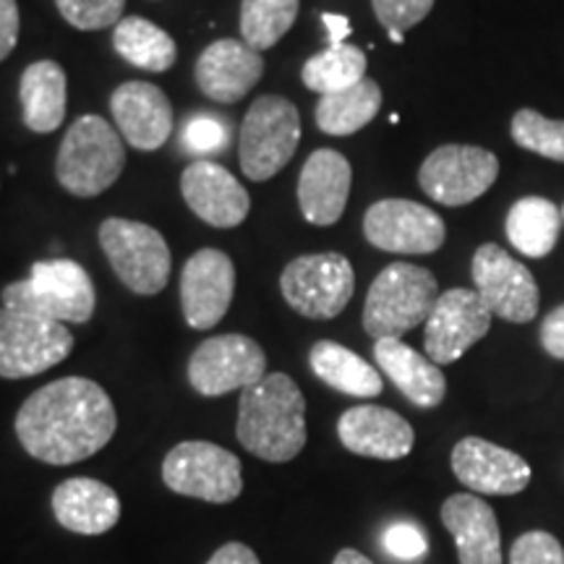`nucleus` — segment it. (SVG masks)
<instances>
[{
  "instance_id": "1",
  "label": "nucleus",
  "mask_w": 564,
  "mask_h": 564,
  "mask_svg": "<svg viewBox=\"0 0 564 564\" xmlns=\"http://www.w3.org/2000/svg\"><path fill=\"white\" fill-rule=\"evenodd\" d=\"M118 429L116 405L100 384L66 377L40 387L17 415L26 455L47 465H74L100 453Z\"/></svg>"
},
{
  "instance_id": "2",
  "label": "nucleus",
  "mask_w": 564,
  "mask_h": 564,
  "mask_svg": "<svg viewBox=\"0 0 564 564\" xmlns=\"http://www.w3.org/2000/svg\"><path fill=\"white\" fill-rule=\"evenodd\" d=\"M236 436L253 457L291 463L306 447V400L288 373H267L241 392Z\"/></svg>"
},
{
  "instance_id": "3",
  "label": "nucleus",
  "mask_w": 564,
  "mask_h": 564,
  "mask_svg": "<svg viewBox=\"0 0 564 564\" xmlns=\"http://www.w3.org/2000/svg\"><path fill=\"white\" fill-rule=\"evenodd\" d=\"M440 299V282L426 267L394 262L371 282L364 303V329L373 343L400 337L426 324Z\"/></svg>"
},
{
  "instance_id": "4",
  "label": "nucleus",
  "mask_w": 564,
  "mask_h": 564,
  "mask_svg": "<svg viewBox=\"0 0 564 564\" xmlns=\"http://www.w3.org/2000/svg\"><path fill=\"white\" fill-rule=\"evenodd\" d=\"M126 147L118 131L100 116H82L70 123L55 158V178L70 196L91 199L121 178Z\"/></svg>"
},
{
  "instance_id": "5",
  "label": "nucleus",
  "mask_w": 564,
  "mask_h": 564,
  "mask_svg": "<svg viewBox=\"0 0 564 564\" xmlns=\"http://www.w3.org/2000/svg\"><path fill=\"white\" fill-rule=\"evenodd\" d=\"M0 299L6 308L61 324H84L95 314V285L89 272L70 259L32 264L30 278L6 285Z\"/></svg>"
},
{
  "instance_id": "6",
  "label": "nucleus",
  "mask_w": 564,
  "mask_h": 564,
  "mask_svg": "<svg viewBox=\"0 0 564 564\" xmlns=\"http://www.w3.org/2000/svg\"><path fill=\"white\" fill-rule=\"evenodd\" d=\"M301 144V112L288 97L262 95L241 126V171L249 181H270L293 160Z\"/></svg>"
},
{
  "instance_id": "7",
  "label": "nucleus",
  "mask_w": 564,
  "mask_h": 564,
  "mask_svg": "<svg viewBox=\"0 0 564 564\" xmlns=\"http://www.w3.org/2000/svg\"><path fill=\"white\" fill-rule=\"evenodd\" d=\"M100 246L118 280L137 295H158L171 280L173 257L152 225L108 217L100 225Z\"/></svg>"
},
{
  "instance_id": "8",
  "label": "nucleus",
  "mask_w": 564,
  "mask_h": 564,
  "mask_svg": "<svg viewBox=\"0 0 564 564\" xmlns=\"http://www.w3.org/2000/svg\"><path fill=\"white\" fill-rule=\"evenodd\" d=\"M282 299L306 319H335L356 293V272L343 253H303L280 274Z\"/></svg>"
},
{
  "instance_id": "9",
  "label": "nucleus",
  "mask_w": 564,
  "mask_h": 564,
  "mask_svg": "<svg viewBox=\"0 0 564 564\" xmlns=\"http://www.w3.org/2000/svg\"><path fill=\"white\" fill-rule=\"evenodd\" d=\"M162 481L175 494L230 505L243 491L241 460L212 442H181L162 463Z\"/></svg>"
},
{
  "instance_id": "10",
  "label": "nucleus",
  "mask_w": 564,
  "mask_h": 564,
  "mask_svg": "<svg viewBox=\"0 0 564 564\" xmlns=\"http://www.w3.org/2000/svg\"><path fill=\"white\" fill-rule=\"evenodd\" d=\"M74 335L66 324L0 306V377L26 379L66 361Z\"/></svg>"
},
{
  "instance_id": "11",
  "label": "nucleus",
  "mask_w": 564,
  "mask_h": 564,
  "mask_svg": "<svg viewBox=\"0 0 564 564\" xmlns=\"http://www.w3.org/2000/svg\"><path fill=\"white\" fill-rule=\"evenodd\" d=\"M497 178V154L474 144L436 147L419 171L421 192L444 207H465L481 199Z\"/></svg>"
},
{
  "instance_id": "12",
  "label": "nucleus",
  "mask_w": 564,
  "mask_h": 564,
  "mask_svg": "<svg viewBox=\"0 0 564 564\" xmlns=\"http://www.w3.org/2000/svg\"><path fill=\"white\" fill-rule=\"evenodd\" d=\"M267 377V356L246 335H217L204 340L188 358V382L204 398L249 390Z\"/></svg>"
},
{
  "instance_id": "13",
  "label": "nucleus",
  "mask_w": 564,
  "mask_h": 564,
  "mask_svg": "<svg viewBox=\"0 0 564 564\" xmlns=\"http://www.w3.org/2000/svg\"><path fill=\"white\" fill-rule=\"evenodd\" d=\"M470 278H474L478 299L499 319L525 324L539 314L541 295L533 272L520 264L512 253H507L502 246L484 243L474 253Z\"/></svg>"
},
{
  "instance_id": "14",
  "label": "nucleus",
  "mask_w": 564,
  "mask_h": 564,
  "mask_svg": "<svg viewBox=\"0 0 564 564\" xmlns=\"http://www.w3.org/2000/svg\"><path fill=\"white\" fill-rule=\"evenodd\" d=\"M364 236L379 251L423 257L442 249L447 228L434 209L419 202L382 199L366 209Z\"/></svg>"
},
{
  "instance_id": "15",
  "label": "nucleus",
  "mask_w": 564,
  "mask_h": 564,
  "mask_svg": "<svg viewBox=\"0 0 564 564\" xmlns=\"http://www.w3.org/2000/svg\"><path fill=\"white\" fill-rule=\"evenodd\" d=\"M494 314L470 288L440 293L423 329V348L436 366L460 361L491 329Z\"/></svg>"
},
{
  "instance_id": "16",
  "label": "nucleus",
  "mask_w": 564,
  "mask_h": 564,
  "mask_svg": "<svg viewBox=\"0 0 564 564\" xmlns=\"http://www.w3.org/2000/svg\"><path fill=\"white\" fill-rule=\"evenodd\" d=\"M236 293V264L220 249L196 251L181 272V306L192 329H212L228 314Z\"/></svg>"
},
{
  "instance_id": "17",
  "label": "nucleus",
  "mask_w": 564,
  "mask_h": 564,
  "mask_svg": "<svg viewBox=\"0 0 564 564\" xmlns=\"http://www.w3.org/2000/svg\"><path fill=\"white\" fill-rule=\"evenodd\" d=\"M188 209L212 228H236L249 217L251 196L236 175L212 160H196L181 175Z\"/></svg>"
},
{
  "instance_id": "18",
  "label": "nucleus",
  "mask_w": 564,
  "mask_h": 564,
  "mask_svg": "<svg viewBox=\"0 0 564 564\" xmlns=\"http://www.w3.org/2000/svg\"><path fill=\"white\" fill-rule=\"evenodd\" d=\"M453 474L474 494H494V497L520 494L531 484V465L523 457L481 436H465L455 444Z\"/></svg>"
},
{
  "instance_id": "19",
  "label": "nucleus",
  "mask_w": 564,
  "mask_h": 564,
  "mask_svg": "<svg viewBox=\"0 0 564 564\" xmlns=\"http://www.w3.org/2000/svg\"><path fill=\"white\" fill-rule=\"evenodd\" d=\"M337 436L348 453L373 460H403L415 444L411 423L382 405L348 408L337 421Z\"/></svg>"
},
{
  "instance_id": "20",
  "label": "nucleus",
  "mask_w": 564,
  "mask_h": 564,
  "mask_svg": "<svg viewBox=\"0 0 564 564\" xmlns=\"http://www.w3.org/2000/svg\"><path fill=\"white\" fill-rule=\"evenodd\" d=\"M110 112L118 131L141 152H154L173 133V105L150 82H126L112 91Z\"/></svg>"
},
{
  "instance_id": "21",
  "label": "nucleus",
  "mask_w": 564,
  "mask_h": 564,
  "mask_svg": "<svg viewBox=\"0 0 564 564\" xmlns=\"http://www.w3.org/2000/svg\"><path fill=\"white\" fill-rule=\"evenodd\" d=\"M194 76L204 97L230 105L257 87L264 76V58L241 40H217L199 55Z\"/></svg>"
},
{
  "instance_id": "22",
  "label": "nucleus",
  "mask_w": 564,
  "mask_h": 564,
  "mask_svg": "<svg viewBox=\"0 0 564 564\" xmlns=\"http://www.w3.org/2000/svg\"><path fill=\"white\" fill-rule=\"evenodd\" d=\"M352 171L337 150H316L303 165L299 178V207L303 220L329 228L348 207Z\"/></svg>"
},
{
  "instance_id": "23",
  "label": "nucleus",
  "mask_w": 564,
  "mask_h": 564,
  "mask_svg": "<svg viewBox=\"0 0 564 564\" xmlns=\"http://www.w3.org/2000/svg\"><path fill=\"white\" fill-rule=\"evenodd\" d=\"M442 523L453 533L460 564H502L499 520L478 494H453L442 505Z\"/></svg>"
},
{
  "instance_id": "24",
  "label": "nucleus",
  "mask_w": 564,
  "mask_h": 564,
  "mask_svg": "<svg viewBox=\"0 0 564 564\" xmlns=\"http://www.w3.org/2000/svg\"><path fill=\"white\" fill-rule=\"evenodd\" d=\"M53 514L70 533L102 535L121 520V499L97 478H68L55 486Z\"/></svg>"
},
{
  "instance_id": "25",
  "label": "nucleus",
  "mask_w": 564,
  "mask_h": 564,
  "mask_svg": "<svg viewBox=\"0 0 564 564\" xmlns=\"http://www.w3.org/2000/svg\"><path fill=\"white\" fill-rule=\"evenodd\" d=\"M373 358H377L379 369L390 377V382L415 408L432 411V408L442 405L444 394H447V379H444L442 369L432 358L423 356L403 340H394V337L373 343Z\"/></svg>"
},
{
  "instance_id": "26",
  "label": "nucleus",
  "mask_w": 564,
  "mask_h": 564,
  "mask_svg": "<svg viewBox=\"0 0 564 564\" xmlns=\"http://www.w3.org/2000/svg\"><path fill=\"white\" fill-rule=\"evenodd\" d=\"M66 70L55 61H37L24 68L19 84L24 126L34 133H53L66 118Z\"/></svg>"
},
{
  "instance_id": "27",
  "label": "nucleus",
  "mask_w": 564,
  "mask_h": 564,
  "mask_svg": "<svg viewBox=\"0 0 564 564\" xmlns=\"http://www.w3.org/2000/svg\"><path fill=\"white\" fill-rule=\"evenodd\" d=\"M308 364H312V371L324 384L343 394H350V398L369 400L384 390L382 373L340 343L319 340L308 352Z\"/></svg>"
},
{
  "instance_id": "28",
  "label": "nucleus",
  "mask_w": 564,
  "mask_h": 564,
  "mask_svg": "<svg viewBox=\"0 0 564 564\" xmlns=\"http://www.w3.org/2000/svg\"><path fill=\"white\" fill-rule=\"evenodd\" d=\"M507 241L528 259H544L562 232V209L544 196H523L507 212Z\"/></svg>"
},
{
  "instance_id": "29",
  "label": "nucleus",
  "mask_w": 564,
  "mask_h": 564,
  "mask_svg": "<svg viewBox=\"0 0 564 564\" xmlns=\"http://www.w3.org/2000/svg\"><path fill=\"white\" fill-rule=\"evenodd\" d=\"M379 110H382V89L373 79H364L356 87L319 97L316 126L329 137H350L366 129Z\"/></svg>"
},
{
  "instance_id": "30",
  "label": "nucleus",
  "mask_w": 564,
  "mask_h": 564,
  "mask_svg": "<svg viewBox=\"0 0 564 564\" xmlns=\"http://www.w3.org/2000/svg\"><path fill=\"white\" fill-rule=\"evenodd\" d=\"M112 47L131 66L150 70V74L171 70L175 58H178V47H175L171 34L141 17H126L118 21L116 32H112Z\"/></svg>"
},
{
  "instance_id": "31",
  "label": "nucleus",
  "mask_w": 564,
  "mask_h": 564,
  "mask_svg": "<svg viewBox=\"0 0 564 564\" xmlns=\"http://www.w3.org/2000/svg\"><path fill=\"white\" fill-rule=\"evenodd\" d=\"M366 53L356 45H329L327 51L316 53L303 63L301 79L306 89L316 95H335V91L356 87L358 82L366 79Z\"/></svg>"
},
{
  "instance_id": "32",
  "label": "nucleus",
  "mask_w": 564,
  "mask_h": 564,
  "mask_svg": "<svg viewBox=\"0 0 564 564\" xmlns=\"http://www.w3.org/2000/svg\"><path fill=\"white\" fill-rule=\"evenodd\" d=\"M301 0H241L243 42L257 53L270 51L291 32Z\"/></svg>"
},
{
  "instance_id": "33",
  "label": "nucleus",
  "mask_w": 564,
  "mask_h": 564,
  "mask_svg": "<svg viewBox=\"0 0 564 564\" xmlns=\"http://www.w3.org/2000/svg\"><path fill=\"white\" fill-rule=\"evenodd\" d=\"M512 141L523 150L541 154L552 162H564V121L541 116L539 110L523 108L512 116Z\"/></svg>"
},
{
  "instance_id": "34",
  "label": "nucleus",
  "mask_w": 564,
  "mask_h": 564,
  "mask_svg": "<svg viewBox=\"0 0 564 564\" xmlns=\"http://www.w3.org/2000/svg\"><path fill=\"white\" fill-rule=\"evenodd\" d=\"M61 17L82 32H97L121 21L126 0H55Z\"/></svg>"
},
{
  "instance_id": "35",
  "label": "nucleus",
  "mask_w": 564,
  "mask_h": 564,
  "mask_svg": "<svg viewBox=\"0 0 564 564\" xmlns=\"http://www.w3.org/2000/svg\"><path fill=\"white\" fill-rule=\"evenodd\" d=\"M371 6L387 34H403L432 13L434 0H371Z\"/></svg>"
},
{
  "instance_id": "36",
  "label": "nucleus",
  "mask_w": 564,
  "mask_h": 564,
  "mask_svg": "<svg viewBox=\"0 0 564 564\" xmlns=\"http://www.w3.org/2000/svg\"><path fill=\"white\" fill-rule=\"evenodd\" d=\"M510 564H564V549L552 533L531 531L512 544Z\"/></svg>"
},
{
  "instance_id": "37",
  "label": "nucleus",
  "mask_w": 564,
  "mask_h": 564,
  "mask_svg": "<svg viewBox=\"0 0 564 564\" xmlns=\"http://www.w3.org/2000/svg\"><path fill=\"white\" fill-rule=\"evenodd\" d=\"M183 144L188 152L194 154H212L220 152L228 144V131L220 121H215L212 116H196L186 123L183 129Z\"/></svg>"
},
{
  "instance_id": "38",
  "label": "nucleus",
  "mask_w": 564,
  "mask_h": 564,
  "mask_svg": "<svg viewBox=\"0 0 564 564\" xmlns=\"http://www.w3.org/2000/svg\"><path fill=\"white\" fill-rule=\"evenodd\" d=\"M384 549L394 560L415 562L426 554V535L413 523H394L384 531Z\"/></svg>"
},
{
  "instance_id": "39",
  "label": "nucleus",
  "mask_w": 564,
  "mask_h": 564,
  "mask_svg": "<svg viewBox=\"0 0 564 564\" xmlns=\"http://www.w3.org/2000/svg\"><path fill=\"white\" fill-rule=\"evenodd\" d=\"M541 345L552 358L564 361V303L556 306L554 312L546 314V319L541 322Z\"/></svg>"
},
{
  "instance_id": "40",
  "label": "nucleus",
  "mask_w": 564,
  "mask_h": 564,
  "mask_svg": "<svg viewBox=\"0 0 564 564\" xmlns=\"http://www.w3.org/2000/svg\"><path fill=\"white\" fill-rule=\"evenodd\" d=\"M19 42V6L17 0H0V61L13 53Z\"/></svg>"
},
{
  "instance_id": "41",
  "label": "nucleus",
  "mask_w": 564,
  "mask_h": 564,
  "mask_svg": "<svg viewBox=\"0 0 564 564\" xmlns=\"http://www.w3.org/2000/svg\"><path fill=\"white\" fill-rule=\"evenodd\" d=\"M207 564H259V556L253 554V549H249L246 544L230 541V544L217 549Z\"/></svg>"
},
{
  "instance_id": "42",
  "label": "nucleus",
  "mask_w": 564,
  "mask_h": 564,
  "mask_svg": "<svg viewBox=\"0 0 564 564\" xmlns=\"http://www.w3.org/2000/svg\"><path fill=\"white\" fill-rule=\"evenodd\" d=\"M322 21L329 32V45H345V37L350 34V21L340 13H322Z\"/></svg>"
},
{
  "instance_id": "43",
  "label": "nucleus",
  "mask_w": 564,
  "mask_h": 564,
  "mask_svg": "<svg viewBox=\"0 0 564 564\" xmlns=\"http://www.w3.org/2000/svg\"><path fill=\"white\" fill-rule=\"evenodd\" d=\"M333 564H373V562L361 552H356V549H343V552H337Z\"/></svg>"
},
{
  "instance_id": "44",
  "label": "nucleus",
  "mask_w": 564,
  "mask_h": 564,
  "mask_svg": "<svg viewBox=\"0 0 564 564\" xmlns=\"http://www.w3.org/2000/svg\"><path fill=\"white\" fill-rule=\"evenodd\" d=\"M562 220H564V207H562Z\"/></svg>"
}]
</instances>
